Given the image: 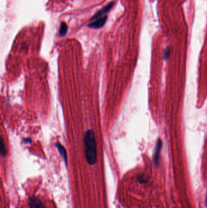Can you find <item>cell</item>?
Returning <instances> with one entry per match:
<instances>
[{"label": "cell", "instance_id": "7a4b0ae2", "mask_svg": "<svg viewBox=\"0 0 207 208\" xmlns=\"http://www.w3.org/2000/svg\"><path fill=\"white\" fill-rule=\"evenodd\" d=\"M114 5V2L112 1L111 2H109V4H108L106 6H105L104 7H103L101 10H100L98 12H97L95 15L92 17V18L90 20V21H92V20H98L99 19L100 17H102L104 14H107L108 12H109L110 11V10L113 8V7Z\"/></svg>", "mask_w": 207, "mask_h": 208}, {"label": "cell", "instance_id": "9c48e42d", "mask_svg": "<svg viewBox=\"0 0 207 208\" xmlns=\"http://www.w3.org/2000/svg\"><path fill=\"white\" fill-rule=\"evenodd\" d=\"M169 53H170V51H169V49L168 47H167L165 51H164V57H168L169 55Z\"/></svg>", "mask_w": 207, "mask_h": 208}, {"label": "cell", "instance_id": "277c9868", "mask_svg": "<svg viewBox=\"0 0 207 208\" xmlns=\"http://www.w3.org/2000/svg\"><path fill=\"white\" fill-rule=\"evenodd\" d=\"M29 206L30 208H45L42 201L35 197H32L29 199Z\"/></svg>", "mask_w": 207, "mask_h": 208}, {"label": "cell", "instance_id": "ba28073f", "mask_svg": "<svg viewBox=\"0 0 207 208\" xmlns=\"http://www.w3.org/2000/svg\"><path fill=\"white\" fill-rule=\"evenodd\" d=\"M1 155L3 157H6L7 149L6 147V145H5V144L3 141L2 138H1Z\"/></svg>", "mask_w": 207, "mask_h": 208}, {"label": "cell", "instance_id": "6da1fadb", "mask_svg": "<svg viewBox=\"0 0 207 208\" xmlns=\"http://www.w3.org/2000/svg\"><path fill=\"white\" fill-rule=\"evenodd\" d=\"M84 144L86 160L90 165H94L97 161L96 141L92 130H88L84 135Z\"/></svg>", "mask_w": 207, "mask_h": 208}, {"label": "cell", "instance_id": "8fae6325", "mask_svg": "<svg viewBox=\"0 0 207 208\" xmlns=\"http://www.w3.org/2000/svg\"></svg>", "mask_w": 207, "mask_h": 208}, {"label": "cell", "instance_id": "52a82bcc", "mask_svg": "<svg viewBox=\"0 0 207 208\" xmlns=\"http://www.w3.org/2000/svg\"><path fill=\"white\" fill-rule=\"evenodd\" d=\"M67 31H68V26H67L66 24L65 23H61L60 29V31H59L60 35L61 37L65 36L66 33H67Z\"/></svg>", "mask_w": 207, "mask_h": 208}, {"label": "cell", "instance_id": "30bf717a", "mask_svg": "<svg viewBox=\"0 0 207 208\" xmlns=\"http://www.w3.org/2000/svg\"><path fill=\"white\" fill-rule=\"evenodd\" d=\"M24 142L25 144H29L31 142V140L30 139H24Z\"/></svg>", "mask_w": 207, "mask_h": 208}, {"label": "cell", "instance_id": "5b68a950", "mask_svg": "<svg viewBox=\"0 0 207 208\" xmlns=\"http://www.w3.org/2000/svg\"><path fill=\"white\" fill-rule=\"evenodd\" d=\"M108 19V16H105L98 20H96L94 22L88 24V27L94 29H100L102 27L106 22Z\"/></svg>", "mask_w": 207, "mask_h": 208}, {"label": "cell", "instance_id": "3957f363", "mask_svg": "<svg viewBox=\"0 0 207 208\" xmlns=\"http://www.w3.org/2000/svg\"><path fill=\"white\" fill-rule=\"evenodd\" d=\"M161 139H158L156 143V145L154 149V155H153V161L154 164L157 165L159 164V159H160V155H161Z\"/></svg>", "mask_w": 207, "mask_h": 208}, {"label": "cell", "instance_id": "8992f818", "mask_svg": "<svg viewBox=\"0 0 207 208\" xmlns=\"http://www.w3.org/2000/svg\"><path fill=\"white\" fill-rule=\"evenodd\" d=\"M56 147L58 149V150L59 151L60 155H62V157H63V158L64 159L66 163L67 162V156H66V150H65V149L64 148V147L60 144V143H57L56 144Z\"/></svg>", "mask_w": 207, "mask_h": 208}]
</instances>
